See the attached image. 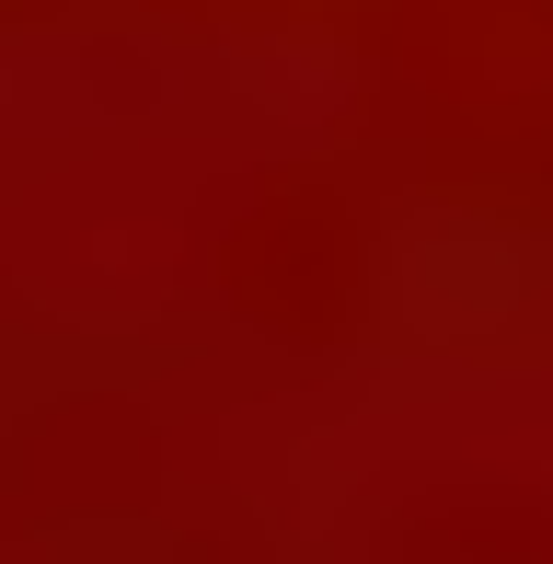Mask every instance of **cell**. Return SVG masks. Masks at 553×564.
Listing matches in <instances>:
<instances>
[{
	"label": "cell",
	"mask_w": 553,
	"mask_h": 564,
	"mask_svg": "<svg viewBox=\"0 0 553 564\" xmlns=\"http://www.w3.org/2000/svg\"><path fill=\"white\" fill-rule=\"evenodd\" d=\"M346 276H358V253H346V219L323 196H276L231 242V289H242V312L265 335H335L346 300H358Z\"/></svg>",
	"instance_id": "1"
},
{
	"label": "cell",
	"mask_w": 553,
	"mask_h": 564,
	"mask_svg": "<svg viewBox=\"0 0 553 564\" xmlns=\"http://www.w3.org/2000/svg\"><path fill=\"white\" fill-rule=\"evenodd\" d=\"M415 564H553V507L519 496L438 507V519H415Z\"/></svg>",
	"instance_id": "2"
}]
</instances>
